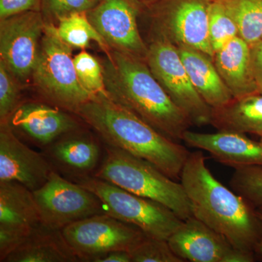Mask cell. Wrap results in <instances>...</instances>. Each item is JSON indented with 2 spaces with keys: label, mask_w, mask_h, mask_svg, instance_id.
Listing matches in <instances>:
<instances>
[{
  "label": "cell",
  "mask_w": 262,
  "mask_h": 262,
  "mask_svg": "<svg viewBox=\"0 0 262 262\" xmlns=\"http://www.w3.org/2000/svg\"><path fill=\"white\" fill-rule=\"evenodd\" d=\"M180 182L193 216L222 234L237 249L255 253L262 234L256 208L215 178L201 150L189 154Z\"/></svg>",
  "instance_id": "cell-1"
},
{
  "label": "cell",
  "mask_w": 262,
  "mask_h": 262,
  "mask_svg": "<svg viewBox=\"0 0 262 262\" xmlns=\"http://www.w3.org/2000/svg\"><path fill=\"white\" fill-rule=\"evenodd\" d=\"M101 61L108 97L172 140L183 141L192 123L166 94L147 63L110 50Z\"/></svg>",
  "instance_id": "cell-2"
},
{
  "label": "cell",
  "mask_w": 262,
  "mask_h": 262,
  "mask_svg": "<svg viewBox=\"0 0 262 262\" xmlns=\"http://www.w3.org/2000/svg\"><path fill=\"white\" fill-rule=\"evenodd\" d=\"M75 115L92 127L106 145L146 160L170 178L180 180L190 151L114 102L107 94L94 96Z\"/></svg>",
  "instance_id": "cell-3"
},
{
  "label": "cell",
  "mask_w": 262,
  "mask_h": 262,
  "mask_svg": "<svg viewBox=\"0 0 262 262\" xmlns=\"http://www.w3.org/2000/svg\"><path fill=\"white\" fill-rule=\"evenodd\" d=\"M104 151L102 162L93 177L158 202L183 221L192 216L190 203L181 182L123 150L106 144Z\"/></svg>",
  "instance_id": "cell-4"
},
{
  "label": "cell",
  "mask_w": 262,
  "mask_h": 262,
  "mask_svg": "<svg viewBox=\"0 0 262 262\" xmlns=\"http://www.w3.org/2000/svg\"><path fill=\"white\" fill-rule=\"evenodd\" d=\"M72 48L58 35L54 23L46 20L32 78L38 92L51 105L76 114L94 96L78 80Z\"/></svg>",
  "instance_id": "cell-5"
},
{
  "label": "cell",
  "mask_w": 262,
  "mask_h": 262,
  "mask_svg": "<svg viewBox=\"0 0 262 262\" xmlns=\"http://www.w3.org/2000/svg\"><path fill=\"white\" fill-rule=\"evenodd\" d=\"M77 183L98 196L102 202L105 213L135 226L147 237L168 241L183 222L178 215L161 203L128 192L102 179L89 177L77 180Z\"/></svg>",
  "instance_id": "cell-6"
},
{
  "label": "cell",
  "mask_w": 262,
  "mask_h": 262,
  "mask_svg": "<svg viewBox=\"0 0 262 262\" xmlns=\"http://www.w3.org/2000/svg\"><path fill=\"white\" fill-rule=\"evenodd\" d=\"M148 48L146 63L170 99L184 112L193 125H210L212 108L193 86L178 47L165 38L156 35Z\"/></svg>",
  "instance_id": "cell-7"
},
{
  "label": "cell",
  "mask_w": 262,
  "mask_h": 262,
  "mask_svg": "<svg viewBox=\"0 0 262 262\" xmlns=\"http://www.w3.org/2000/svg\"><path fill=\"white\" fill-rule=\"evenodd\" d=\"M66 242L80 261H92L110 251L130 252L144 237L139 228L101 213L77 221L61 229Z\"/></svg>",
  "instance_id": "cell-8"
},
{
  "label": "cell",
  "mask_w": 262,
  "mask_h": 262,
  "mask_svg": "<svg viewBox=\"0 0 262 262\" xmlns=\"http://www.w3.org/2000/svg\"><path fill=\"white\" fill-rule=\"evenodd\" d=\"M212 0H158L153 8L156 35L177 47L187 46L213 58L208 21Z\"/></svg>",
  "instance_id": "cell-9"
},
{
  "label": "cell",
  "mask_w": 262,
  "mask_h": 262,
  "mask_svg": "<svg viewBox=\"0 0 262 262\" xmlns=\"http://www.w3.org/2000/svg\"><path fill=\"white\" fill-rule=\"evenodd\" d=\"M33 193L42 225L51 229L61 230L77 221L105 213L97 195L78 183L63 178L56 170Z\"/></svg>",
  "instance_id": "cell-10"
},
{
  "label": "cell",
  "mask_w": 262,
  "mask_h": 262,
  "mask_svg": "<svg viewBox=\"0 0 262 262\" xmlns=\"http://www.w3.org/2000/svg\"><path fill=\"white\" fill-rule=\"evenodd\" d=\"M0 20V61L25 83L37 62L46 18L42 11H29Z\"/></svg>",
  "instance_id": "cell-11"
},
{
  "label": "cell",
  "mask_w": 262,
  "mask_h": 262,
  "mask_svg": "<svg viewBox=\"0 0 262 262\" xmlns=\"http://www.w3.org/2000/svg\"><path fill=\"white\" fill-rule=\"evenodd\" d=\"M141 6L136 0H101L87 15L110 49L146 61L149 48L137 23Z\"/></svg>",
  "instance_id": "cell-12"
},
{
  "label": "cell",
  "mask_w": 262,
  "mask_h": 262,
  "mask_svg": "<svg viewBox=\"0 0 262 262\" xmlns=\"http://www.w3.org/2000/svg\"><path fill=\"white\" fill-rule=\"evenodd\" d=\"M169 246L184 261L252 262L256 255L237 249L222 234L195 217H189L168 239Z\"/></svg>",
  "instance_id": "cell-13"
},
{
  "label": "cell",
  "mask_w": 262,
  "mask_h": 262,
  "mask_svg": "<svg viewBox=\"0 0 262 262\" xmlns=\"http://www.w3.org/2000/svg\"><path fill=\"white\" fill-rule=\"evenodd\" d=\"M42 225L32 191L18 182H0V261Z\"/></svg>",
  "instance_id": "cell-14"
},
{
  "label": "cell",
  "mask_w": 262,
  "mask_h": 262,
  "mask_svg": "<svg viewBox=\"0 0 262 262\" xmlns=\"http://www.w3.org/2000/svg\"><path fill=\"white\" fill-rule=\"evenodd\" d=\"M54 170L46 155L19 139L8 120L0 121V182H18L34 192Z\"/></svg>",
  "instance_id": "cell-15"
},
{
  "label": "cell",
  "mask_w": 262,
  "mask_h": 262,
  "mask_svg": "<svg viewBox=\"0 0 262 262\" xmlns=\"http://www.w3.org/2000/svg\"><path fill=\"white\" fill-rule=\"evenodd\" d=\"M7 120L15 133L42 149L81 127L77 120L62 108L39 102L20 103Z\"/></svg>",
  "instance_id": "cell-16"
},
{
  "label": "cell",
  "mask_w": 262,
  "mask_h": 262,
  "mask_svg": "<svg viewBox=\"0 0 262 262\" xmlns=\"http://www.w3.org/2000/svg\"><path fill=\"white\" fill-rule=\"evenodd\" d=\"M43 150L55 170L77 181L91 177L102 162L101 144L81 127L61 136Z\"/></svg>",
  "instance_id": "cell-17"
},
{
  "label": "cell",
  "mask_w": 262,
  "mask_h": 262,
  "mask_svg": "<svg viewBox=\"0 0 262 262\" xmlns=\"http://www.w3.org/2000/svg\"><path fill=\"white\" fill-rule=\"evenodd\" d=\"M183 141L187 145L208 151L217 162L231 168H262V144L245 134L220 131L203 134L188 130Z\"/></svg>",
  "instance_id": "cell-18"
},
{
  "label": "cell",
  "mask_w": 262,
  "mask_h": 262,
  "mask_svg": "<svg viewBox=\"0 0 262 262\" xmlns=\"http://www.w3.org/2000/svg\"><path fill=\"white\" fill-rule=\"evenodd\" d=\"M213 62L233 98L258 94V81L253 74L251 47L236 37L215 52Z\"/></svg>",
  "instance_id": "cell-19"
},
{
  "label": "cell",
  "mask_w": 262,
  "mask_h": 262,
  "mask_svg": "<svg viewBox=\"0 0 262 262\" xmlns=\"http://www.w3.org/2000/svg\"><path fill=\"white\" fill-rule=\"evenodd\" d=\"M178 49L193 86L208 106L220 107L233 98L221 77L213 58L187 46H179Z\"/></svg>",
  "instance_id": "cell-20"
},
{
  "label": "cell",
  "mask_w": 262,
  "mask_h": 262,
  "mask_svg": "<svg viewBox=\"0 0 262 262\" xmlns=\"http://www.w3.org/2000/svg\"><path fill=\"white\" fill-rule=\"evenodd\" d=\"M80 261L63 238L61 230L44 225L34 229L3 262Z\"/></svg>",
  "instance_id": "cell-21"
},
{
  "label": "cell",
  "mask_w": 262,
  "mask_h": 262,
  "mask_svg": "<svg viewBox=\"0 0 262 262\" xmlns=\"http://www.w3.org/2000/svg\"><path fill=\"white\" fill-rule=\"evenodd\" d=\"M220 132L258 134L262 130V94L233 98L218 108H212L211 123Z\"/></svg>",
  "instance_id": "cell-22"
},
{
  "label": "cell",
  "mask_w": 262,
  "mask_h": 262,
  "mask_svg": "<svg viewBox=\"0 0 262 262\" xmlns=\"http://www.w3.org/2000/svg\"><path fill=\"white\" fill-rule=\"evenodd\" d=\"M250 47L262 39V0H220Z\"/></svg>",
  "instance_id": "cell-23"
},
{
  "label": "cell",
  "mask_w": 262,
  "mask_h": 262,
  "mask_svg": "<svg viewBox=\"0 0 262 262\" xmlns=\"http://www.w3.org/2000/svg\"><path fill=\"white\" fill-rule=\"evenodd\" d=\"M56 31L62 40L72 48L85 49L91 41H94L105 53L111 50L90 22L87 12L73 13L60 19Z\"/></svg>",
  "instance_id": "cell-24"
},
{
  "label": "cell",
  "mask_w": 262,
  "mask_h": 262,
  "mask_svg": "<svg viewBox=\"0 0 262 262\" xmlns=\"http://www.w3.org/2000/svg\"><path fill=\"white\" fill-rule=\"evenodd\" d=\"M208 32L214 54L239 36L237 24L227 13L220 0H212L210 4Z\"/></svg>",
  "instance_id": "cell-25"
},
{
  "label": "cell",
  "mask_w": 262,
  "mask_h": 262,
  "mask_svg": "<svg viewBox=\"0 0 262 262\" xmlns=\"http://www.w3.org/2000/svg\"><path fill=\"white\" fill-rule=\"evenodd\" d=\"M232 190L244 196L254 208L262 207V168L243 167L234 169L230 180Z\"/></svg>",
  "instance_id": "cell-26"
},
{
  "label": "cell",
  "mask_w": 262,
  "mask_h": 262,
  "mask_svg": "<svg viewBox=\"0 0 262 262\" xmlns=\"http://www.w3.org/2000/svg\"><path fill=\"white\" fill-rule=\"evenodd\" d=\"M74 64L80 84L89 94H106L101 62L83 51L74 57Z\"/></svg>",
  "instance_id": "cell-27"
},
{
  "label": "cell",
  "mask_w": 262,
  "mask_h": 262,
  "mask_svg": "<svg viewBox=\"0 0 262 262\" xmlns=\"http://www.w3.org/2000/svg\"><path fill=\"white\" fill-rule=\"evenodd\" d=\"M130 254L132 262H184L172 251L168 241L147 236Z\"/></svg>",
  "instance_id": "cell-28"
},
{
  "label": "cell",
  "mask_w": 262,
  "mask_h": 262,
  "mask_svg": "<svg viewBox=\"0 0 262 262\" xmlns=\"http://www.w3.org/2000/svg\"><path fill=\"white\" fill-rule=\"evenodd\" d=\"M0 61V121L9 119L20 104V84Z\"/></svg>",
  "instance_id": "cell-29"
},
{
  "label": "cell",
  "mask_w": 262,
  "mask_h": 262,
  "mask_svg": "<svg viewBox=\"0 0 262 262\" xmlns=\"http://www.w3.org/2000/svg\"><path fill=\"white\" fill-rule=\"evenodd\" d=\"M96 5L91 0H42V12L46 20L53 23L73 13L88 12Z\"/></svg>",
  "instance_id": "cell-30"
},
{
  "label": "cell",
  "mask_w": 262,
  "mask_h": 262,
  "mask_svg": "<svg viewBox=\"0 0 262 262\" xmlns=\"http://www.w3.org/2000/svg\"><path fill=\"white\" fill-rule=\"evenodd\" d=\"M42 8V0H0V20Z\"/></svg>",
  "instance_id": "cell-31"
},
{
  "label": "cell",
  "mask_w": 262,
  "mask_h": 262,
  "mask_svg": "<svg viewBox=\"0 0 262 262\" xmlns=\"http://www.w3.org/2000/svg\"><path fill=\"white\" fill-rule=\"evenodd\" d=\"M253 74L258 82L262 79V41L251 47Z\"/></svg>",
  "instance_id": "cell-32"
},
{
  "label": "cell",
  "mask_w": 262,
  "mask_h": 262,
  "mask_svg": "<svg viewBox=\"0 0 262 262\" xmlns=\"http://www.w3.org/2000/svg\"><path fill=\"white\" fill-rule=\"evenodd\" d=\"M94 262H132V257L129 251L118 250L100 256Z\"/></svg>",
  "instance_id": "cell-33"
},
{
  "label": "cell",
  "mask_w": 262,
  "mask_h": 262,
  "mask_svg": "<svg viewBox=\"0 0 262 262\" xmlns=\"http://www.w3.org/2000/svg\"><path fill=\"white\" fill-rule=\"evenodd\" d=\"M256 208V214H257L258 220H260L262 225V207H258V208ZM255 255L262 258V234L261 238H260L259 241H258L256 249H255Z\"/></svg>",
  "instance_id": "cell-34"
},
{
  "label": "cell",
  "mask_w": 262,
  "mask_h": 262,
  "mask_svg": "<svg viewBox=\"0 0 262 262\" xmlns=\"http://www.w3.org/2000/svg\"><path fill=\"white\" fill-rule=\"evenodd\" d=\"M138 3H140L141 5H145V6L151 7V5L154 4L155 2L158 1V0H136Z\"/></svg>",
  "instance_id": "cell-35"
},
{
  "label": "cell",
  "mask_w": 262,
  "mask_h": 262,
  "mask_svg": "<svg viewBox=\"0 0 262 262\" xmlns=\"http://www.w3.org/2000/svg\"><path fill=\"white\" fill-rule=\"evenodd\" d=\"M258 94H262V79H261V80H260L259 81H258Z\"/></svg>",
  "instance_id": "cell-36"
},
{
  "label": "cell",
  "mask_w": 262,
  "mask_h": 262,
  "mask_svg": "<svg viewBox=\"0 0 262 262\" xmlns=\"http://www.w3.org/2000/svg\"><path fill=\"white\" fill-rule=\"evenodd\" d=\"M256 136H258V137H259V142L261 143L262 144V130L261 131H259V132L257 134H256Z\"/></svg>",
  "instance_id": "cell-37"
},
{
  "label": "cell",
  "mask_w": 262,
  "mask_h": 262,
  "mask_svg": "<svg viewBox=\"0 0 262 262\" xmlns=\"http://www.w3.org/2000/svg\"><path fill=\"white\" fill-rule=\"evenodd\" d=\"M91 1L94 2L95 4H97L98 3H99L101 0H91Z\"/></svg>",
  "instance_id": "cell-38"
},
{
  "label": "cell",
  "mask_w": 262,
  "mask_h": 262,
  "mask_svg": "<svg viewBox=\"0 0 262 262\" xmlns=\"http://www.w3.org/2000/svg\"><path fill=\"white\" fill-rule=\"evenodd\" d=\"M261 41H262V39H261Z\"/></svg>",
  "instance_id": "cell-39"
}]
</instances>
